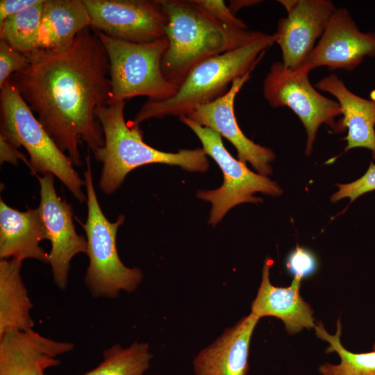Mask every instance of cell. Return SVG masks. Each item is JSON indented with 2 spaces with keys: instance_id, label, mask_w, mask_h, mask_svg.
<instances>
[{
  "instance_id": "277c9868",
  "label": "cell",
  "mask_w": 375,
  "mask_h": 375,
  "mask_svg": "<svg viewBox=\"0 0 375 375\" xmlns=\"http://www.w3.org/2000/svg\"><path fill=\"white\" fill-rule=\"evenodd\" d=\"M276 40L274 34H265L248 44L201 62L172 97L162 101L148 99L132 122L139 125L151 118L188 116L197 107L217 100L228 92L235 79L251 74Z\"/></svg>"
},
{
  "instance_id": "f1b7e54d",
  "label": "cell",
  "mask_w": 375,
  "mask_h": 375,
  "mask_svg": "<svg viewBox=\"0 0 375 375\" xmlns=\"http://www.w3.org/2000/svg\"><path fill=\"white\" fill-rule=\"evenodd\" d=\"M42 0H1L0 24L8 17L21 12Z\"/></svg>"
},
{
  "instance_id": "83f0119b",
  "label": "cell",
  "mask_w": 375,
  "mask_h": 375,
  "mask_svg": "<svg viewBox=\"0 0 375 375\" xmlns=\"http://www.w3.org/2000/svg\"><path fill=\"white\" fill-rule=\"evenodd\" d=\"M214 19L228 28L248 29L247 25L235 17L222 0H194Z\"/></svg>"
},
{
  "instance_id": "4316f807",
  "label": "cell",
  "mask_w": 375,
  "mask_h": 375,
  "mask_svg": "<svg viewBox=\"0 0 375 375\" xmlns=\"http://www.w3.org/2000/svg\"><path fill=\"white\" fill-rule=\"evenodd\" d=\"M286 267L294 278L302 280L315 272L317 262L315 256L310 251L297 246L289 254Z\"/></svg>"
},
{
  "instance_id": "d6986e66",
  "label": "cell",
  "mask_w": 375,
  "mask_h": 375,
  "mask_svg": "<svg viewBox=\"0 0 375 375\" xmlns=\"http://www.w3.org/2000/svg\"><path fill=\"white\" fill-rule=\"evenodd\" d=\"M315 88L334 96L339 103L343 118L338 123L340 132L347 128L345 151L353 148L363 147L372 152L375 159V90L370 93V99L352 92L344 82L335 74L322 78Z\"/></svg>"
},
{
  "instance_id": "5b68a950",
  "label": "cell",
  "mask_w": 375,
  "mask_h": 375,
  "mask_svg": "<svg viewBox=\"0 0 375 375\" xmlns=\"http://www.w3.org/2000/svg\"><path fill=\"white\" fill-rule=\"evenodd\" d=\"M0 89V136L17 149L25 148L34 175L53 174L80 203L86 201L82 191L85 181L70 158L59 149L9 79Z\"/></svg>"
},
{
  "instance_id": "8992f818",
  "label": "cell",
  "mask_w": 375,
  "mask_h": 375,
  "mask_svg": "<svg viewBox=\"0 0 375 375\" xmlns=\"http://www.w3.org/2000/svg\"><path fill=\"white\" fill-rule=\"evenodd\" d=\"M84 181L88 215L85 224L78 222L85 230L88 242L89 265L85 283L95 297L113 299L122 291L134 292L143 279V273L138 268L124 265L116 245L117 230L125 217L119 215L115 222H111L102 212L94 188L90 156L86 157Z\"/></svg>"
},
{
  "instance_id": "e0dca14e",
  "label": "cell",
  "mask_w": 375,
  "mask_h": 375,
  "mask_svg": "<svg viewBox=\"0 0 375 375\" xmlns=\"http://www.w3.org/2000/svg\"><path fill=\"white\" fill-rule=\"evenodd\" d=\"M272 264L269 258L265 261L262 280L251 303L250 313L258 319L268 316L280 319L290 334L314 328L313 311L300 294L301 280L293 278L288 287L273 285L269 279Z\"/></svg>"
},
{
  "instance_id": "7402d4cb",
  "label": "cell",
  "mask_w": 375,
  "mask_h": 375,
  "mask_svg": "<svg viewBox=\"0 0 375 375\" xmlns=\"http://www.w3.org/2000/svg\"><path fill=\"white\" fill-rule=\"evenodd\" d=\"M153 354L147 342H135L127 347L113 344L103 351L102 361L83 375H144Z\"/></svg>"
},
{
  "instance_id": "3957f363",
  "label": "cell",
  "mask_w": 375,
  "mask_h": 375,
  "mask_svg": "<svg viewBox=\"0 0 375 375\" xmlns=\"http://www.w3.org/2000/svg\"><path fill=\"white\" fill-rule=\"evenodd\" d=\"M125 101L108 103L96 110L103 136V147L94 151V158L103 164L99 188L106 194L119 188L134 169L153 163L177 165L190 172H206L209 167L202 148L181 149L176 153L156 149L143 141L142 131L124 116Z\"/></svg>"
},
{
  "instance_id": "ac0fdd59",
  "label": "cell",
  "mask_w": 375,
  "mask_h": 375,
  "mask_svg": "<svg viewBox=\"0 0 375 375\" xmlns=\"http://www.w3.org/2000/svg\"><path fill=\"white\" fill-rule=\"evenodd\" d=\"M47 240L38 208L19 211L0 199V258L22 262L33 258L48 263V253L40 246Z\"/></svg>"
},
{
  "instance_id": "4fadbf2b",
  "label": "cell",
  "mask_w": 375,
  "mask_h": 375,
  "mask_svg": "<svg viewBox=\"0 0 375 375\" xmlns=\"http://www.w3.org/2000/svg\"><path fill=\"white\" fill-rule=\"evenodd\" d=\"M366 56H375V33L361 32L349 10L342 7L331 15L306 63L311 70L327 67L351 71Z\"/></svg>"
},
{
  "instance_id": "30bf717a",
  "label": "cell",
  "mask_w": 375,
  "mask_h": 375,
  "mask_svg": "<svg viewBox=\"0 0 375 375\" xmlns=\"http://www.w3.org/2000/svg\"><path fill=\"white\" fill-rule=\"evenodd\" d=\"M91 27L123 41L150 43L165 37L166 12L160 0H83Z\"/></svg>"
},
{
  "instance_id": "7a4b0ae2",
  "label": "cell",
  "mask_w": 375,
  "mask_h": 375,
  "mask_svg": "<svg viewBox=\"0 0 375 375\" xmlns=\"http://www.w3.org/2000/svg\"><path fill=\"white\" fill-rule=\"evenodd\" d=\"M167 16L169 46L161 60L167 81L179 86L201 62L248 44L265 35L260 31L225 26L194 0H160Z\"/></svg>"
},
{
  "instance_id": "9c48e42d",
  "label": "cell",
  "mask_w": 375,
  "mask_h": 375,
  "mask_svg": "<svg viewBox=\"0 0 375 375\" xmlns=\"http://www.w3.org/2000/svg\"><path fill=\"white\" fill-rule=\"evenodd\" d=\"M310 71L307 63L290 69L276 61L272 65L262 85L264 97L272 107H288L302 122L307 135V155L311 153L322 124L340 132L335 119L342 115L339 103L322 95L311 84L308 77Z\"/></svg>"
},
{
  "instance_id": "44dd1931",
  "label": "cell",
  "mask_w": 375,
  "mask_h": 375,
  "mask_svg": "<svg viewBox=\"0 0 375 375\" xmlns=\"http://www.w3.org/2000/svg\"><path fill=\"white\" fill-rule=\"evenodd\" d=\"M22 262L0 260V338L15 331L33 328V303L21 276Z\"/></svg>"
},
{
  "instance_id": "6da1fadb",
  "label": "cell",
  "mask_w": 375,
  "mask_h": 375,
  "mask_svg": "<svg viewBox=\"0 0 375 375\" xmlns=\"http://www.w3.org/2000/svg\"><path fill=\"white\" fill-rule=\"evenodd\" d=\"M26 56L28 66L9 80L59 149L79 167L80 139L92 151L105 142L96 115L111 93L105 47L89 26L64 50H35Z\"/></svg>"
},
{
  "instance_id": "cb8c5ba5",
  "label": "cell",
  "mask_w": 375,
  "mask_h": 375,
  "mask_svg": "<svg viewBox=\"0 0 375 375\" xmlns=\"http://www.w3.org/2000/svg\"><path fill=\"white\" fill-rule=\"evenodd\" d=\"M44 0L10 16L0 24V39L26 56L37 49Z\"/></svg>"
},
{
  "instance_id": "ffe728a7",
  "label": "cell",
  "mask_w": 375,
  "mask_h": 375,
  "mask_svg": "<svg viewBox=\"0 0 375 375\" xmlns=\"http://www.w3.org/2000/svg\"><path fill=\"white\" fill-rule=\"evenodd\" d=\"M90 26L83 0H44L36 50H64Z\"/></svg>"
},
{
  "instance_id": "8fae6325",
  "label": "cell",
  "mask_w": 375,
  "mask_h": 375,
  "mask_svg": "<svg viewBox=\"0 0 375 375\" xmlns=\"http://www.w3.org/2000/svg\"><path fill=\"white\" fill-rule=\"evenodd\" d=\"M38 178L40 185V211L47 233L51 242L48 253L54 283L65 290L72 259L78 253H87L88 242L83 235L77 234L73 223L72 206L58 196L54 187V175L48 173Z\"/></svg>"
},
{
  "instance_id": "7c38bea8",
  "label": "cell",
  "mask_w": 375,
  "mask_h": 375,
  "mask_svg": "<svg viewBox=\"0 0 375 375\" xmlns=\"http://www.w3.org/2000/svg\"><path fill=\"white\" fill-rule=\"evenodd\" d=\"M288 15L278 22L274 33L282 63L296 69L307 62L336 7L328 0H280Z\"/></svg>"
},
{
  "instance_id": "d4e9b609",
  "label": "cell",
  "mask_w": 375,
  "mask_h": 375,
  "mask_svg": "<svg viewBox=\"0 0 375 375\" xmlns=\"http://www.w3.org/2000/svg\"><path fill=\"white\" fill-rule=\"evenodd\" d=\"M28 65L26 55L0 39V88L13 74L22 71Z\"/></svg>"
},
{
  "instance_id": "9a60e30c",
  "label": "cell",
  "mask_w": 375,
  "mask_h": 375,
  "mask_svg": "<svg viewBox=\"0 0 375 375\" xmlns=\"http://www.w3.org/2000/svg\"><path fill=\"white\" fill-rule=\"evenodd\" d=\"M72 342L56 341L33 328L8 333L0 338V375H44L57 367V356L72 351Z\"/></svg>"
},
{
  "instance_id": "484cf974",
  "label": "cell",
  "mask_w": 375,
  "mask_h": 375,
  "mask_svg": "<svg viewBox=\"0 0 375 375\" xmlns=\"http://www.w3.org/2000/svg\"><path fill=\"white\" fill-rule=\"evenodd\" d=\"M337 185L338 190L331 198L333 203L344 198H349L352 202L359 196L375 190V164L371 162L366 173L359 179Z\"/></svg>"
},
{
  "instance_id": "2e32d148",
  "label": "cell",
  "mask_w": 375,
  "mask_h": 375,
  "mask_svg": "<svg viewBox=\"0 0 375 375\" xmlns=\"http://www.w3.org/2000/svg\"><path fill=\"white\" fill-rule=\"evenodd\" d=\"M259 319L249 313L201 349L192 361L194 375H247L250 342Z\"/></svg>"
},
{
  "instance_id": "f546056e",
  "label": "cell",
  "mask_w": 375,
  "mask_h": 375,
  "mask_svg": "<svg viewBox=\"0 0 375 375\" xmlns=\"http://www.w3.org/2000/svg\"><path fill=\"white\" fill-rule=\"evenodd\" d=\"M22 160L29 167V161L26 157L18 149L0 136V162L2 164L4 162H8L12 165H17L18 160Z\"/></svg>"
},
{
  "instance_id": "4dcf8cb0",
  "label": "cell",
  "mask_w": 375,
  "mask_h": 375,
  "mask_svg": "<svg viewBox=\"0 0 375 375\" xmlns=\"http://www.w3.org/2000/svg\"><path fill=\"white\" fill-rule=\"evenodd\" d=\"M260 1H250V0H235L230 1L228 8L231 12L235 15V13L242 7L250 6L256 3H259Z\"/></svg>"
},
{
  "instance_id": "52a82bcc",
  "label": "cell",
  "mask_w": 375,
  "mask_h": 375,
  "mask_svg": "<svg viewBox=\"0 0 375 375\" xmlns=\"http://www.w3.org/2000/svg\"><path fill=\"white\" fill-rule=\"evenodd\" d=\"M92 28L109 60L111 93L108 103L138 96L162 101L177 92L179 88L166 80L161 69L162 58L169 46L166 37L150 43H133Z\"/></svg>"
},
{
  "instance_id": "5bb4252c",
  "label": "cell",
  "mask_w": 375,
  "mask_h": 375,
  "mask_svg": "<svg viewBox=\"0 0 375 375\" xmlns=\"http://www.w3.org/2000/svg\"><path fill=\"white\" fill-rule=\"evenodd\" d=\"M250 76L235 79L226 94L197 107L187 117L226 138L236 149L239 160L249 162L259 174L267 176L272 173L270 162L275 158L274 153L249 140L240 128L234 112L235 97Z\"/></svg>"
},
{
  "instance_id": "603a6c76",
  "label": "cell",
  "mask_w": 375,
  "mask_h": 375,
  "mask_svg": "<svg viewBox=\"0 0 375 375\" xmlns=\"http://www.w3.org/2000/svg\"><path fill=\"white\" fill-rule=\"evenodd\" d=\"M317 336L329 343L326 352H336L340 358L338 365L325 363L319 368L321 375H375L374 350L367 353H353L347 350L340 342L342 324L338 319L335 335L329 334L322 322L315 326Z\"/></svg>"
},
{
  "instance_id": "ba28073f",
  "label": "cell",
  "mask_w": 375,
  "mask_h": 375,
  "mask_svg": "<svg viewBox=\"0 0 375 375\" xmlns=\"http://www.w3.org/2000/svg\"><path fill=\"white\" fill-rule=\"evenodd\" d=\"M178 119L197 135L206 155L213 158L224 174V183L220 188L197 192L199 199L212 203L210 224L216 225L236 205L262 201L253 196L254 193L262 192L274 197L282 194L281 188L275 181L267 176L253 172L245 162L234 158L224 146L218 133L187 116H181Z\"/></svg>"
}]
</instances>
